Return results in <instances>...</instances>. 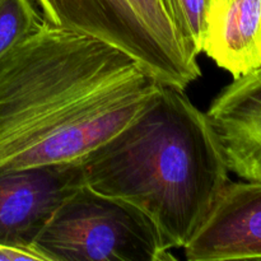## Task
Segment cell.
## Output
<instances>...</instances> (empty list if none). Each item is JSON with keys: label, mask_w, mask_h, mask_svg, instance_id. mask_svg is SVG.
I'll return each mask as SVG.
<instances>
[{"label": "cell", "mask_w": 261, "mask_h": 261, "mask_svg": "<svg viewBox=\"0 0 261 261\" xmlns=\"http://www.w3.org/2000/svg\"><path fill=\"white\" fill-rule=\"evenodd\" d=\"M161 88L119 48L42 20L0 64V172L82 162Z\"/></svg>", "instance_id": "cell-1"}, {"label": "cell", "mask_w": 261, "mask_h": 261, "mask_svg": "<svg viewBox=\"0 0 261 261\" xmlns=\"http://www.w3.org/2000/svg\"><path fill=\"white\" fill-rule=\"evenodd\" d=\"M82 171L87 186L143 212L170 252L186 246L229 181L206 114L167 86Z\"/></svg>", "instance_id": "cell-2"}, {"label": "cell", "mask_w": 261, "mask_h": 261, "mask_svg": "<svg viewBox=\"0 0 261 261\" xmlns=\"http://www.w3.org/2000/svg\"><path fill=\"white\" fill-rule=\"evenodd\" d=\"M43 20L101 40L162 86L185 91L201 75L161 0H33Z\"/></svg>", "instance_id": "cell-3"}, {"label": "cell", "mask_w": 261, "mask_h": 261, "mask_svg": "<svg viewBox=\"0 0 261 261\" xmlns=\"http://www.w3.org/2000/svg\"><path fill=\"white\" fill-rule=\"evenodd\" d=\"M33 249L43 261L173 259L143 212L86 184L56 209Z\"/></svg>", "instance_id": "cell-4"}, {"label": "cell", "mask_w": 261, "mask_h": 261, "mask_svg": "<svg viewBox=\"0 0 261 261\" xmlns=\"http://www.w3.org/2000/svg\"><path fill=\"white\" fill-rule=\"evenodd\" d=\"M82 185V162L0 172V245L37 252L36 240L56 209Z\"/></svg>", "instance_id": "cell-5"}, {"label": "cell", "mask_w": 261, "mask_h": 261, "mask_svg": "<svg viewBox=\"0 0 261 261\" xmlns=\"http://www.w3.org/2000/svg\"><path fill=\"white\" fill-rule=\"evenodd\" d=\"M184 250L189 261L261 259V181H228Z\"/></svg>", "instance_id": "cell-6"}, {"label": "cell", "mask_w": 261, "mask_h": 261, "mask_svg": "<svg viewBox=\"0 0 261 261\" xmlns=\"http://www.w3.org/2000/svg\"><path fill=\"white\" fill-rule=\"evenodd\" d=\"M205 114L228 171L261 181V69L234 78Z\"/></svg>", "instance_id": "cell-7"}, {"label": "cell", "mask_w": 261, "mask_h": 261, "mask_svg": "<svg viewBox=\"0 0 261 261\" xmlns=\"http://www.w3.org/2000/svg\"><path fill=\"white\" fill-rule=\"evenodd\" d=\"M203 53L233 78L261 69V0H211Z\"/></svg>", "instance_id": "cell-8"}, {"label": "cell", "mask_w": 261, "mask_h": 261, "mask_svg": "<svg viewBox=\"0 0 261 261\" xmlns=\"http://www.w3.org/2000/svg\"><path fill=\"white\" fill-rule=\"evenodd\" d=\"M42 20L33 0H0V64Z\"/></svg>", "instance_id": "cell-9"}, {"label": "cell", "mask_w": 261, "mask_h": 261, "mask_svg": "<svg viewBox=\"0 0 261 261\" xmlns=\"http://www.w3.org/2000/svg\"><path fill=\"white\" fill-rule=\"evenodd\" d=\"M185 47L198 58L203 53L211 0H161Z\"/></svg>", "instance_id": "cell-10"}, {"label": "cell", "mask_w": 261, "mask_h": 261, "mask_svg": "<svg viewBox=\"0 0 261 261\" xmlns=\"http://www.w3.org/2000/svg\"><path fill=\"white\" fill-rule=\"evenodd\" d=\"M18 260L43 261L42 256L35 251L14 249V247H8V246H3V245H0V261H18Z\"/></svg>", "instance_id": "cell-11"}]
</instances>
